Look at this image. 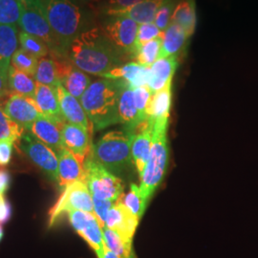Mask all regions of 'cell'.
Wrapping results in <instances>:
<instances>
[{"label":"cell","instance_id":"obj_1","mask_svg":"<svg viewBox=\"0 0 258 258\" xmlns=\"http://www.w3.org/2000/svg\"><path fill=\"white\" fill-rule=\"evenodd\" d=\"M68 57L76 67L86 74L99 77L127 61L100 27L83 30L72 41Z\"/></svg>","mask_w":258,"mask_h":258},{"label":"cell","instance_id":"obj_2","mask_svg":"<svg viewBox=\"0 0 258 258\" xmlns=\"http://www.w3.org/2000/svg\"><path fill=\"white\" fill-rule=\"evenodd\" d=\"M124 85L121 80L102 79L91 83L81 103L95 131L106 128L119 120V99Z\"/></svg>","mask_w":258,"mask_h":258},{"label":"cell","instance_id":"obj_3","mask_svg":"<svg viewBox=\"0 0 258 258\" xmlns=\"http://www.w3.org/2000/svg\"><path fill=\"white\" fill-rule=\"evenodd\" d=\"M133 139L134 132L111 131L93 145L90 155L112 174L124 177L135 166L132 157Z\"/></svg>","mask_w":258,"mask_h":258},{"label":"cell","instance_id":"obj_4","mask_svg":"<svg viewBox=\"0 0 258 258\" xmlns=\"http://www.w3.org/2000/svg\"><path fill=\"white\" fill-rule=\"evenodd\" d=\"M41 3L61 52L68 56L72 41L86 29L85 15L73 0H41Z\"/></svg>","mask_w":258,"mask_h":258},{"label":"cell","instance_id":"obj_5","mask_svg":"<svg viewBox=\"0 0 258 258\" xmlns=\"http://www.w3.org/2000/svg\"><path fill=\"white\" fill-rule=\"evenodd\" d=\"M149 120L152 123V144L147 165L140 177L139 186L142 199L147 205L162 182L168 163L167 129L169 119Z\"/></svg>","mask_w":258,"mask_h":258},{"label":"cell","instance_id":"obj_6","mask_svg":"<svg viewBox=\"0 0 258 258\" xmlns=\"http://www.w3.org/2000/svg\"><path fill=\"white\" fill-rule=\"evenodd\" d=\"M83 183L94 198L117 203L123 195L122 180L97 163L90 154L83 164Z\"/></svg>","mask_w":258,"mask_h":258},{"label":"cell","instance_id":"obj_7","mask_svg":"<svg viewBox=\"0 0 258 258\" xmlns=\"http://www.w3.org/2000/svg\"><path fill=\"white\" fill-rule=\"evenodd\" d=\"M72 211L95 213L92 195L87 184L82 181L75 182L64 187L56 203L49 212V227H53L62 213Z\"/></svg>","mask_w":258,"mask_h":258},{"label":"cell","instance_id":"obj_8","mask_svg":"<svg viewBox=\"0 0 258 258\" xmlns=\"http://www.w3.org/2000/svg\"><path fill=\"white\" fill-rule=\"evenodd\" d=\"M139 24L125 17H107L102 30L125 59L133 60L136 53Z\"/></svg>","mask_w":258,"mask_h":258},{"label":"cell","instance_id":"obj_9","mask_svg":"<svg viewBox=\"0 0 258 258\" xmlns=\"http://www.w3.org/2000/svg\"><path fill=\"white\" fill-rule=\"evenodd\" d=\"M19 25L23 32L43 40L49 47L51 55L65 56L61 52L55 33L47 20L42 5L23 6Z\"/></svg>","mask_w":258,"mask_h":258},{"label":"cell","instance_id":"obj_10","mask_svg":"<svg viewBox=\"0 0 258 258\" xmlns=\"http://www.w3.org/2000/svg\"><path fill=\"white\" fill-rule=\"evenodd\" d=\"M18 146L52 182L57 184L58 160L52 149L41 143L30 131H24Z\"/></svg>","mask_w":258,"mask_h":258},{"label":"cell","instance_id":"obj_11","mask_svg":"<svg viewBox=\"0 0 258 258\" xmlns=\"http://www.w3.org/2000/svg\"><path fill=\"white\" fill-rule=\"evenodd\" d=\"M68 217L75 231L94 249L98 258H103L106 247L102 226L95 213L72 211L68 212Z\"/></svg>","mask_w":258,"mask_h":258},{"label":"cell","instance_id":"obj_12","mask_svg":"<svg viewBox=\"0 0 258 258\" xmlns=\"http://www.w3.org/2000/svg\"><path fill=\"white\" fill-rule=\"evenodd\" d=\"M52 56L55 59L59 83L67 92L81 101L83 94L92 83L91 78L88 74L76 67L68 56Z\"/></svg>","mask_w":258,"mask_h":258},{"label":"cell","instance_id":"obj_13","mask_svg":"<svg viewBox=\"0 0 258 258\" xmlns=\"http://www.w3.org/2000/svg\"><path fill=\"white\" fill-rule=\"evenodd\" d=\"M2 107L10 119L25 131H29L35 120L42 115L34 99L15 93L10 95Z\"/></svg>","mask_w":258,"mask_h":258},{"label":"cell","instance_id":"obj_14","mask_svg":"<svg viewBox=\"0 0 258 258\" xmlns=\"http://www.w3.org/2000/svg\"><path fill=\"white\" fill-rule=\"evenodd\" d=\"M61 135L66 148L83 166L84 161L92 150L90 132L81 125L65 122L61 126Z\"/></svg>","mask_w":258,"mask_h":258},{"label":"cell","instance_id":"obj_15","mask_svg":"<svg viewBox=\"0 0 258 258\" xmlns=\"http://www.w3.org/2000/svg\"><path fill=\"white\" fill-rule=\"evenodd\" d=\"M139 222L138 218L119 200L108 212L104 227L118 232L123 239L132 242Z\"/></svg>","mask_w":258,"mask_h":258},{"label":"cell","instance_id":"obj_16","mask_svg":"<svg viewBox=\"0 0 258 258\" xmlns=\"http://www.w3.org/2000/svg\"><path fill=\"white\" fill-rule=\"evenodd\" d=\"M55 91L65 120L73 124L81 125L92 133L94 130L92 123L88 119L81 102L70 93L67 92L60 83L55 87Z\"/></svg>","mask_w":258,"mask_h":258},{"label":"cell","instance_id":"obj_17","mask_svg":"<svg viewBox=\"0 0 258 258\" xmlns=\"http://www.w3.org/2000/svg\"><path fill=\"white\" fill-rule=\"evenodd\" d=\"M152 144V123L148 119L134 130L132 143V157L139 176L143 174L147 165Z\"/></svg>","mask_w":258,"mask_h":258},{"label":"cell","instance_id":"obj_18","mask_svg":"<svg viewBox=\"0 0 258 258\" xmlns=\"http://www.w3.org/2000/svg\"><path fill=\"white\" fill-rule=\"evenodd\" d=\"M178 64L179 56L170 55L167 57H160L149 66L150 79L148 87L152 94L164 89L169 83H172Z\"/></svg>","mask_w":258,"mask_h":258},{"label":"cell","instance_id":"obj_19","mask_svg":"<svg viewBox=\"0 0 258 258\" xmlns=\"http://www.w3.org/2000/svg\"><path fill=\"white\" fill-rule=\"evenodd\" d=\"M60 129V126H58L54 121L41 115L37 120H35L29 131L41 143L52 149L57 157L59 152L66 148Z\"/></svg>","mask_w":258,"mask_h":258},{"label":"cell","instance_id":"obj_20","mask_svg":"<svg viewBox=\"0 0 258 258\" xmlns=\"http://www.w3.org/2000/svg\"><path fill=\"white\" fill-rule=\"evenodd\" d=\"M166 1L143 0L128 8L103 12V15L106 17H125L134 20L139 25L148 24L154 21L157 11Z\"/></svg>","mask_w":258,"mask_h":258},{"label":"cell","instance_id":"obj_21","mask_svg":"<svg viewBox=\"0 0 258 258\" xmlns=\"http://www.w3.org/2000/svg\"><path fill=\"white\" fill-rule=\"evenodd\" d=\"M34 100L40 113L60 126V128L65 122H67L60 110L59 102L54 88L37 83Z\"/></svg>","mask_w":258,"mask_h":258},{"label":"cell","instance_id":"obj_22","mask_svg":"<svg viewBox=\"0 0 258 258\" xmlns=\"http://www.w3.org/2000/svg\"><path fill=\"white\" fill-rule=\"evenodd\" d=\"M102 78L109 80H121L134 89L142 86H148L150 69L149 67L139 64L135 61H128L103 75Z\"/></svg>","mask_w":258,"mask_h":258},{"label":"cell","instance_id":"obj_23","mask_svg":"<svg viewBox=\"0 0 258 258\" xmlns=\"http://www.w3.org/2000/svg\"><path fill=\"white\" fill-rule=\"evenodd\" d=\"M19 33L15 25L0 24V73L8 81L11 60L19 46Z\"/></svg>","mask_w":258,"mask_h":258},{"label":"cell","instance_id":"obj_24","mask_svg":"<svg viewBox=\"0 0 258 258\" xmlns=\"http://www.w3.org/2000/svg\"><path fill=\"white\" fill-rule=\"evenodd\" d=\"M58 160V179L57 184L64 188L68 184L75 182H83V166L76 157L64 148L57 155Z\"/></svg>","mask_w":258,"mask_h":258},{"label":"cell","instance_id":"obj_25","mask_svg":"<svg viewBox=\"0 0 258 258\" xmlns=\"http://www.w3.org/2000/svg\"><path fill=\"white\" fill-rule=\"evenodd\" d=\"M119 120L124 130L134 132L144 120L141 119L134 102L133 88L124 83L119 99ZM146 121V120H145Z\"/></svg>","mask_w":258,"mask_h":258},{"label":"cell","instance_id":"obj_26","mask_svg":"<svg viewBox=\"0 0 258 258\" xmlns=\"http://www.w3.org/2000/svg\"><path fill=\"white\" fill-rule=\"evenodd\" d=\"M189 38L190 37L187 36L182 28L171 22L169 26L166 28L164 37L162 38L160 57H167L170 55L179 56L180 54L184 52Z\"/></svg>","mask_w":258,"mask_h":258},{"label":"cell","instance_id":"obj_27","mask_svg":"<svg viewBox=\"0 0 258 258\" xmlns=\"http://www.w3.org/2000/svg\"><path fill=\"white\" fill-rule=\"evenodd\" d=\"M171 22L182 28L188 37H192L197 25L195 0H178L172 13Z\"/></svg>","mask_w":258,"mask_h":258},{"label":"cell","instance_id":"obj_28","mask_svg":"<svg viewBox=\"0 0 258 258\" xmlns=\"http://www.w3.org/2000/svg\"><path fill=\"white\" fill-rule=\"evenodd\" d=\"M171 103L172 83H169L164 89L152 94L147 109L148 119H169Z\"/></svg>","mask_w":258,"mask_h":258},{"label":"cell","instance_id":"obj_29","mask_svg":"<svg viewBox=\"0 0 258 258\" xmlns=\"http://www.w3.org/2000/svg\"><path fill=\"white\" fill-rule=\"evenodd\" d=\"M33 78L34 77L26 74L11 65L8 72V86L10 91L34 99L37 82Z\"/></svg>","mask_w":258,"mask_h":258},{"label":"cell","instance_id":"obj_30","mask_svg":"<svg viewBox=\"0 0 258 258\" xmlns=\"http://www.w3.org/2000/svg\"><path fill=\"white\" fill-rule=\"evenodd\" d=\"M102 231L106 249L120 258H137L133 251L132 242L123 239L118 232L107 227H103Z\"/></svg>","mask_w":258,"mask_h":258},{"label":"cell","instance_id":"obj_31","mask_svg":"<svg viewBox=\"0 0 258 258\" xmlns=\"http://www.w3.org/2000/svg\"><path fill=\"white\" fill-rule=\"evenodd\" d=\"M34 79L37 83L44 84L54 89L60 83L57 78L55 59L50 54L38 59Z\"/></svg>","mask_w":258,"mask_h":258},{"label":"cell","instance_id":"obj_32","mask_svg":"<svg viewBox=\"0 0 258 258\" xmlns=\"http://www.w3.org/2000/svg\"><path fill=\"white\" fill-rule=\"evenodd\" d=\"M162 49V38H155L143 46L139 47L134 55L133 60L139 64L149 67L160 57Z\"/></svg>","mask_w":258,"mask_h":258},{"label":"cell","instance_id":"obj_33","mask_svg":"<svg viewBox=\"0 0 258 258\" xmlns=\"http://www.w3.org/2000/svg\"><path fill=\"white\" fill-rule=\"evenodd\" d=\"M19 41L22 49L31 55H35L38 59L50 54V49L43 40L23 31L19 33Z\"/></svg>","mask_w":258,"mask_h":258},{"label":"cell","instance_id":"obj_34","mask_svg":"<svg viewBox=\"0 0 258 258\" xmlns=\"http://www.w3.org/2000/svg\"><path fill=\"white\" fill-rule=\"evenodd\" d=\"M121 203L123 204L129 212H131L134 216H136L139 220L144 215L146 211L147 204L145 203L142 199L140 188L136 184H130V189L128 194H123L120 198Z\"/></svg>","mask_w":258,"mask_h":258},{"label":"cell","instance_id":"obj_35","mask_svg":"<svg viewBox=\"0 0 258 258\" xmlns=\"http://www.w3.org/2000/svg\"><path fill=\"white\" fill-rule=\"evenodd\" d=\"M23 5L16 0H0V24L19 23Z\"/></svg>","mask_w":258,"mask_h":258},{"label":"cell","instance_id":"obj_36","mask_svg":"<svg viewBox=\"0 0 258 258\" xmlns=\"http://www.w3.org/2000/svg\"><path fill=\"white\" fill-rule=\"evenodd\" d=\"M37 63L38 58L22 48H19L16 51L11 60V65L32 77L36 74Z\"/></svg>","mask_w":258,"mask_h":258},{"label":"cell","instance_id":"obj_37","mask_svg":"<svg viewBox=\"0 0 258 258\" xmlns=\"http://www.w3.org/2000/svg\"><path fill=\"white\" fill-rule=\"evenodd\" d=\"M24 131V129L21 128L17 122L11 120L6 115L0 103V139H11L16 145H19Z\"/></svg>","mask_w":258,"mask_h":258},{"label":"cell","instance_id":"obj_38","mask_svg":"<svg viewBox=\"0 0 258 258\" xmlns=\"http://www.w3.org/2000/svg\"><path fill=\"white\" fill-rule=\"evenodd\" d=\"M165 32H162L159 28L154 24V22L148 24L139 25L137 39H136V51L139 47L143 46L144 44L155 38H163Z\"/></svg>","mask_w":258,"mask_h":258},{"label":"cell","instance_id":"obj_39","mask_svg":"<svg viewBox=\"0 0 258 258\" xmlns=\"http://www.w3.org/2000/svg\"><path fill=\"white\" fill-rule=\"evenodd\" d=\"M178 0H166V2L157 11L154 19V24L162 32H165L166 28L171 23L172 13Z\"/></svg>","mask_w":258,"mask_h":258},{"label":"cell","instance_id":"obj_40","mask_svg":"<svg viewBox=\"0 0 258 258\" xmlns=\"http://www.w3.org/2000/svg\"><path fill=\"white\" fill-rule=\"evenodd\" d=\"M133 95H134V102L136 108L139 112V115L141 119L144 120H148V103L151 99L152 93L149 90L148 86H142L138 88L133 89Z\"/></svg>","mask_w":258,"mask_h":258},{"label":"cell","instance_id":"obj_41","mask_svg":"<svg viewBox=\"0 0 258 258\" xmlns=\"http://www.w3.org/2000/svg\"><path fill=\"white\" fill-rule=\"evenodd\" d=\"M93 198V205H94V212L96 217L100 222L102 228L105 226V221L107 214L110 211L111 208L114 206V202L108 201V200H103V199H99V198Z\"/></svg>","mask_w":258,"mask_h":258},{"label":"cell","instance_id":"obj_42","mask_svg":"<svg viewBox=\"0 0 258 258\" xmlns=\"http://www.w3.org/2000/svg\"><path fill=\"white\" fill-rule=\"evenodd\" d=\"M15 142L11 139H0V166L9 165ZM16 145V144H15Z\"/></svg>","mask_w":258,"mask_h":258},{"label":"cell","instance_id":"obj_43","mask_svg":"<svg viewBox=\"0 0 258 258\" xmlns=\"http://www.w3.org/2000/svg\"><path fill=\"white\" fill-rule=\"evenodd\" d=\"M143 0H105L103 5V12L113 11V10L124 9L128 8Z\"/></svg>","mask_w":258,"mask_h":258},{"label":"cell","instance_id":"obj_44","mask_svg":"<svg viewBox=\"0 0 258 258\" xmlns=\"http://www.w3.org/2000/svg\"><path fill=\"white\" fill-rule=\"evenodd\" d=\"M11 184V175L9 171L4 168H0V194L4 195L9 189Z\"/></svg>","mask_w":258,"mask_h":258},{"label":"cell","instance_id":"obj_45","mask_svg":"<svg viewBox=\"0 0 258 258\" xmlns=\"http://www.w3.org/2000/svg\"><path fill=\"white\" fill-rule=\"evenodd\" d=\"M10 92L8 81L4 79V77L0 73V99L4 98Z\"/></svg>","mask_w":258,"mask_h":258},{"label":"cell","instance_id":"obj_46","mask_svg":"<svg viewBox=\"0 0 258 258\" xmlns=\"http://www.w3.org/2000/svg\"><path fill=\"white\" fill-rule=\"evenodd\" d=\"M21 3L23 6H41V0H16Z\"/></svg>","mask_w":258,"mask_h":258},{"label":"cell","instance_id":"obj_47","mask_svg":"<svg viewBox=\"0 0 258 258\" xmlns=\"http://www.w3.org/2000/svg\"><path fill=\"white\" fill-rule=\"evenodd\" d=\"M103 258H120L119 256H117L115 253H113L112 251H110L108 249H105L104 251V255Z\"/></svg>","mask_w":258,"mask_h":258},{"label":"cell","instance_id":"obj_48","mask_svg":"<svg viewBox=\"0 0 258 258\" xmlns=\"http://www.w3.org/2000/svg\"><path fill=\"white\" fill-rule=\"evenodd\" d=\"M3 234H4V231H3V227H2V225L0 224V242H1V240L3 238Z\"/></svg>","mask_w":258,"mask_h":258},{"label":"cell","instance_id":"obj_49","mask_svg":"<svg viewBox=\"0 0 258 258\" xmlns=\"http://www.w3.org/2000/svg\"><path fill=\"white\" fill-rule=\"evenodd\" d=\"M87 1H95V0H87Z\"/></svg>","mask_w":258,"mask_h":258}]
</instances>
